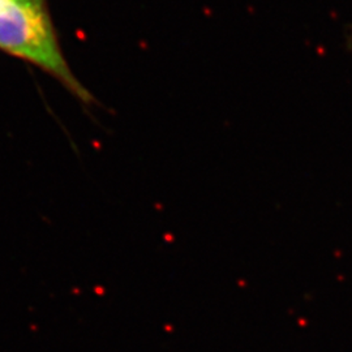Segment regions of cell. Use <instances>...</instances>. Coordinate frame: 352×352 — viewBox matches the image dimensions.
Returning a JSON list of instances; mask_svg holds the SVG:
<instances>
[{
  "label": "cell",
  "instance_id": "6da1fadb",
  "mask_svg": "<svg viewBox=\"0 0 352 352\" xmlns=\"http://www.w3.org/2000/svg\"><path fill=\"white\" fill-rule=\"evenodd\" d=\"M8 3H10V0H0V10H1L3 7H6Z\"/></svg>",
  "mask_w": 352,
  "mask_h": 352
}]
</instances>
